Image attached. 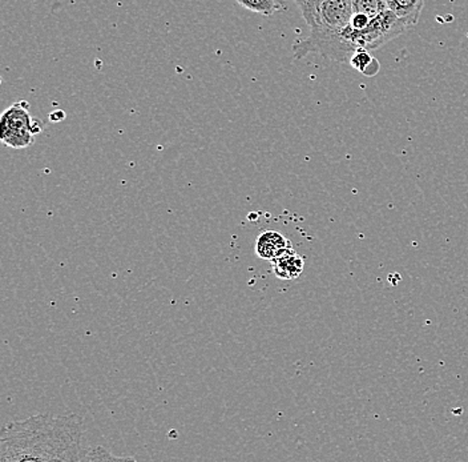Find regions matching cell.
Segmentation results:
<instances>
[{
  "instance_id": "6da1fadb",
  "label": "cell",
  "mask_w": 468,
  "mask_h": 462,
  "mask_svg": "<svg viewBox=\"0 0 468 462\" xmlns=\"http://www.w3.org/2000/svg\"><path fill=\"white\" fill-rule=\"evenodd\" d=\"M84 424L78 414H37L2 428L0 462L80 460Z\"/></svg>"
},
{
  "instance_id": "7a4b0ae2",
  "label": "cell",
  "mask_w": 468,
  "mask_h": 462,
  "mask_svg": "<svg viewBox=\"0 0 468 462\" xmlns=\"http://www.w3.org/2000/svg\"><path fill=\"white\" fill-rule=\"evenodd\" d=\"M353 14L351 0H317L309 37L292 45L295 59H303L309 54L326 58L338 45L342 31L350 25Z\"/></svg>"
},
{
  "instance_id": "3957f363",
  "label": "cell",
  "mask_w": 468,
  "mask_h": 462,
  "mask_svg": "<svg viewBox=\"0 0 468 462\" xmlns=\"http://www.w3.org/2000/svg\"><path fill=\"white\" fill-rule=\"evenodd\" d=\"M408 28L406 23L388 8L378 16L371 17L368 25L362 30H356L350 25L347 26L345 28V35L356 51L361 48L376 51L402 35Z\"/></svg>"
},
{
  "instance_id": "277c9868",
  "label": "cell",
  "mask_w": 468,
  "mask_h": 462,
  "mask_svg": "<svg viewBox=\"0 0 468 462\" xmlns=\"http://www.w3.org/2000/svg\"><path fill=\"white\" fill-rule=\"evenodd\" d=\"M3 145L14 149L27 148L34 145V134L43 130L40 120L32 118L27 102H17L5 111L0 119Z\"/></svg>"
},
{
  "instance_id": "5b68a950",
  "label": "cell",
  "mask_w": 468,
  "mask_h": 462,
  "mask_svg": "<svg viewBox=\"0 0 468 462\" xmlns=\"http://www.w3.org/2000/svg\"><path fill=\"white\" fill-rule=\"evenodd\" d=\"M292 248V242H289L282 233L276 231H265L256 240V254L262 260L276 259L281 254Z\"/></svg>"
},
{
  "instance_id": "8992f818",
  "label": "cell",
  "mask_w": 468,
  "mask_h": 462,
  "mask_svg": "<svg viewBox=\"0 0 468 462\" xmlns=\"http://www.w3.org/2000/svg\"><path fill=\"white\" fill-rule=\"evenodd\" d=\"M271 268L273 274H276L278 279L292 282V280L298 279L303 274L305 262L303 257L300 256L294 250L289 248L285 253L271 260Z\"/></svg>"
},
{
  "instance_id": "52a82bcc",
  "label": "cell",
  "mask_w": 468,
  "mask_h": 462,
  "mask_svg": "<svg viewBox=\"0 0 468 462\" xmlns=\"http://www.w3.org/2000/svg\"><path fill=\"white\" fill-rule=\"evenodd\" d=\"M426 0H386L388 8L402 19L408 27H414L420 19Z\"/></svg>"
},
{
  "instance_id": "ba28073f",
  "label": "cell",
  "mask_w": 468,
  "mask_h": 462,
  "mask_svg": "<svg viewBox=\"0 0 468 462\" xmlns=\"http://www.w3.org/2000/svg\"><path fill=\"white\" fill-rule=\"evenodd\" d=\"M349 64L354 70L361 72L362 75L367 76V78H374L378 74L380 69L378 59L371 55V51L364 48L356 49L351 55Z\"/></svg>"
},
{
  "instance_id": "9c48e42d",
  "label": "cell",
  "mask_w": 468,
  "mask_h": 462,
  "mask_svg": "<svg viewBox=\"0 0 468 462\" xmlns=\"http://www.w3.org/2000/svg\"><path fill=\"white\" fill-rule=\"evenodd\" d=\"M237 3L251 13L263 16H271L282 8L281 0H237Z\"/></svg>"
},
{
  "instance_id": "30bf717a",
  "label": "cell",
  "mask_w": 468,
  "mask_h": 462,
  "mask_svg": "<svg viewBox=\"0 0 468 462\" xmlns=\"http://www.w3.org/2000/svg\"><path fill=\"white\" fill-rule=\"evenodd\" d=\"M133 460L131 457H117L113 456L110 450L105 449L102 446H88L83 447L80 453L81 462H96V461H127Z\"/></svg>"
},
{
  "instance_id": "8fae6325",
  "label": "cell",
  "mask_w": 468,
  "mask_h": 462,
  "mask_svg": "<svg viewBox=\"0 0 468 462\" xmlns=\"http://www.w3.org/2000/svg\"><path fill=\"white\" fill-rule=\"evenodd\" d=\"M354 14H365L368 17L378 16L388 10L386 0H351Z\"/></svg>"
},
{
  "instance_id": "7c38bea8",
  "label": "cell",
  "mask_w": 468,
  "mask_h": 462,
  "mask_svg": "<svg viewBox=\"0 0 468 462\" xmlns=\"http://www.w3.org/2000/svg\"><path fill=\"white\" fill-rule=\"evenodd\" d=\"M292 2L300 8L307 26L312 27L313 23H314L315 3H317V0H292Z\"/></svg>"
},
{
  "instance_id": "4fadbf2b",
  "label": "cell",
  "mask_w": 468,
  "mask_h": 462,
  "mask_svg": "<svg viewBox=\"0 0 468 462\" xmlns=\"http://www.w3.org/2000/svg\"><path fill=\"white\" fill-rule=\"evenodd\" d=\"M64 118H66V115H64V113H61V111H55L54 113H51V115H49V119L54 120L55 123H58L60 122V120H63Z\"/></svg>"
}]
</instances>
